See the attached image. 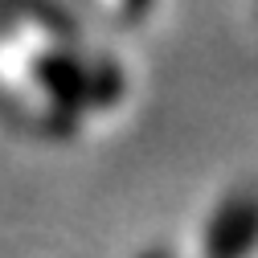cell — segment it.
<instances>
[{"instance_id": "6da1fadb", "label": "cell", "mask_w": 258, "mask_h": 258, "mask_svg": "<svg viewBox=\"0 0 258 258\" xmlns=\"http://www.w3.org/2000/svg\"><path fill=\"white\" fill-rule=\"evenodd\" d=\"M258 242V192H242L225 205L209 230V258H242Z\"/></svg>"}]
</instances>
